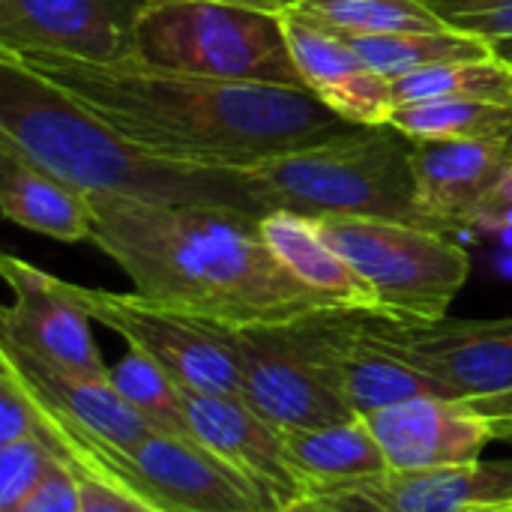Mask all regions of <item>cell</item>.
<instances>
[{"mask_svg": "<svg viewBox=\"0 0 512 512\" xmlns=\"http://www.w3.org/2000/svg\"><path fill=\"white\" fill-rule=\"evenodd\" d=\"M0 54L138 147L186 165L246 171L270 156L363 129L300 87L207 78L141 57L99 63L51 51Z\"/></svg>", "mask_w": 512, "mask_h": 512, "instance_id": "1", "label": "cell"}, {"mask_svg": "<svg viewBox=\"0 0 512 512\" xmlns=\"http://www.w3.org/2000/svg\"><path fill=\"white\" fill-rule=\"evenodd\" d=\"M279 18L294 66L309 93L354 126H390L396 108L390 78L375 72L345 36L303 18L291 6L279 12Z\"/></svg>", "mask_w": 512, "mask_h": 512, "instance_id": "17", "label": "cell"}, {"mask_svg": "<svg viewBox=\"0 0 512 512\" xmlns=\"http://www.w3.org/2000/svg\"><path fill=\"white\" fill-rule=\"evenodd\" d=\"M261 237L279 264L333 309L363 315L378 312V297L369 282L327 243L312 216L273 210L261 219Z\"/></svg>", "mask_w": 512, "mask_h": 512, "instance_id": "21", "label": "cell"}, {"mask_svg": "<svg viewBox=\"0 0 512 512\" xmlns=\"http://www.w3.org/2000/svg\"><path fill=\"white\" fill-rule=\"evenodd\" d=\"M39 432V408L12 366L0 360V447Z\"/></svg>", "mask_w": 512, "mask_h": 512, "instance_id": "31", "label": "cell"}, {"mask_svg": "<svg viewBox=\"0 0 512 512\" xmlns=\"http://www.w3.org/2000/svg\"><path fill=\"white\" fill-rule=\"evenodd\" d=\"M357 54L384 78L396 81L411 72L435 69L444 63L459 60H483L495 57L498 45L486 36L444 27V30H426V33H387V36H345Z\"/></svg>", "mask_w": 512, "mask_h": 512, "instance_id": "23", "label": "cell"}, {"mask_svg": "<svg viewBox=\"0 0 512 512\" xmlns=\"http://www.w3.org/2000/svg\"><path fill=\"white\" fill-rule=\"evenodd\" d=\"M66 465L75 471L81 486V512H165L93 465H81V462H66Z\"/></svg>", "mask_w": 512, "mask_h": 512, "instance_id": "30", "label": "cell"}, {"mask_svg": "<svg viewBox=\"0 0 512 512\" xmlns=\"http://www.w3.org/2000/svg\"><path fill=\"white\" fill-rule=\"evenodd\" d=\"M0 276L12 291V303L0 312V339L30 357L72 375L108 378L90 315L69 297L63 279L33 267L24 258L3 255Z\"/></svg>", "mask_w": 512, "mask_h": 512, "instance_id": "11", "label": "cell"}, {"mask_svg": "<svg viewBox=\"0 0 512 512\" xmlns=\"http://www.w3.org/2000/svg\"><path fill=\"white\" fill-rule=\"evenodd\" d=\"M303 321L225 327L240 369V399L279 432L315 429L354 417L321 378Z\"/></svg>", "mask_w": 512, "mask_h": 512, "instance_id": "9", "label": "cell"}, {"mask_svg": "<svg viewBox=\"0 0 512 512\" xmlns=\"http://www.w3.org/2000/svg\"><path fill=\"white\" fill-rule=\"evenodd\" d=\"M495 429V441H512V420H489Z\"/></svg>", "mask_w": 512, "mask_h": 512, "instance_id": "36", "label": "cell"}, {"mask_svg": "<svg viewBox=\"0 0 512 512\" xmlns=\"http://www.w3.org/2000/svg\"><path fill=\"white\" fill-rule=\"evenodd\" d=\"M225 3H243V6H255V9H267V12H285L297 0H225Z\"/></svg>", "mask_w": 512, "mask_h": 512, "instance_id": "34", "label": "cell"}, {"mask_svg": "<svg viewBox=\"0 0 512 512\" xmlns=\"http://www.w3.org/2000/svg\"><path fill=\"white\" fill-rule=\"evenodd\" d=\"M512 162V138L414 141L411 168L417 204L426 219L456 234L474 228L489 192Z\"/></svg>", "mask_w": 512, "mask_h": 512, "instance_id": "19", "label": "cell"}, {"mask_svg": "<svg viewBox=\"0 0 512 512\" xmlns=\"http://www.w3.org/2000/svg\"><path fill=\"white\" fill-rule=\"evenodd\" d=\"M108 378L114 390L147 420L153 432L195 441L186 411V387L156 360L129 348L126 357L111 366Z\"/></svg>", "mask_w": 512, "mask_h": 512, "instance_id": "27", "label": "cell"}, {"mask_svg": "<svg viewBox=\"0 0 512 512\" xmlns=\"http://www.w3.org/2000/svg\"><path fill=\"white\" fill-rule=\"evenodd\" d=\"M432 6L459 30L486 36L495 45L512 42V0H432Z\"/></svg>", "mask_w": 512, "mask_h": 512, "instance_id": "29", "label": "cell"}, {"mask_svg": "<svg viewBox=\"0 0 512 512\" xmlns=\"http://www.w3.org/2000/svg\"><path fill=\"white\" fill-rule=\"evenodd\" d=\"M333 512H483L512 504V459H477L453 468L384 471L315 492Z\"/></svg>", "mask_w": 512, "mask_h": 512, "instance_id": "13", "label": "cell"}, {"mask_svg": "<svg viewBox=\"0 0 512 512\" xmlns=\"http://www.w3.org/2000/svg\"><path fill=\"white\" fill-rule=\"evenodd\" d=\"M498 51H501L504 57H510V60H512V42H504V45H498Z\"/></svg>", "mask_w": 512, "mask_h": 512, "instance_id": "37", "label": "cell"}, {"mask_svg": "<svg viewBox=\"0 0 512 512\" xmlns=\"http://www.w3.org/2000/svg\"><path fill=\"white\" fill-rule=\"evenodd\" d=\"M261 512H333L327 510L324 504H318V501H300V504H291V507H267V510Z\"/></svg>", "mask_w": 512, "mask_h": 512, "instance_id": "35", "label": "cell"}, {"mask_svg": "<svg viewBox=\"0 0 512 512\" xmlns=\"http://www.w3.org/2000/svg\"><path fill=\"white\" fill-rule=\"evenodd\" d=\"M186 411L195 444L240 474L270 507L309 501V486L294 471L282 432L255 414L240 396L186 390Z\"/></svg>", "mask_w": 512, "mask_h": 512, "instance_id": "15", "label": "cell"}, {"mask_svg": "<svg viewBox=\"0 0 512 512\" xmlns=\"http://www.w3.org/2000/svg\"><path fill=\"white\" fill-rule=\"evenodd\" d=\"M357 315L360 312H321L303 321L321 378L354 417H366L417 396L453 399L435 378L372 345L360 333Z\"/></svg>", "mask_w": 512, "mask_h": 512, "instance_id": "14", "label": "cell"}, {"mask_svg": "<svg viewBox=\"0 0 512 512\" xmlns=\"http://www.w3.org/2000/svg\"><path fill=\"white\" fill-rule=\"evenodd\" d=\"M291 9L339 36L426 33L453 27L432 0H297Z\"/></svg>", "mask_w": 512, "mask_h": 512, "instance_id": "24", "label": "cell"}, {"mask_svg": "<svg viewBox=\"0 0 512 512\" xmlns=\"http://www.w3.org/2000/svg\"><path fill=\"white\" fill-rule=\"evenodd\" d=\"M315 222L375 291L378 318L444 321L471 276V258L453 234L369 216H318Z\"/></svg>", "mask_w": 512, "mask_h": 512, "instance_id": "6", "label": "cell"}, {"mask_svg": "<svg viewBox=\"0 0 512 512\" xmlns=\"http://www.w3.org/2000/svg\"><path fill=\"white\" fill-rule=\"evenodd\" d=\"M360 333L435 378L453 399H480L512 390V315L486 321L399 324L357 315Z\"/></svg>", "mask_w": 512, "mask_h": 512, "instance_id": "10", "label": "cell"}, {"mask_svg": "<svg viewBox=\"0 0 512 512\" xmlns=\"http://www.w3.org/2000/svg\"><path fill=\"white\" fill-rule=\"evenodd\" d=\"M0 360L12 366L27 393L63 426L81 438L96 441L108 453H129L153 429L147 420L114 390L111 378L72 375L48 366L27 351L0 339Z\"/></svg>", "mask_w": 512, "mask_h": 512, "instance_id": "18", "label": "cell"}, {"mask_svg": "<svg viewBox=\"0 0 512 512\" xmlns=\"http://www.w3.org/2000/svg\"><path fill=\"white\" fill-rule=\"evenodd\" d=\"M414 141L393 126L357 129L327 144L270 156L249 171L270 210L300 216H369L438 231L417 204Z\"/></svg>", "mask_w": 512, "mask_h": 512, "instance_id": "4", "label": "cell"}, {"mask_svg": "<svg viewBox=\"0 0 512 512\" xmlns=\"http://www.w3.org/2000/svg\"><path fill=\"white\" fill-rule=\"evenodd\" d=\"M60 456L45 444L42 435L21 438L0 447V512H12L45 480Z\"/></svg>", "mask_w": 512, "mask_h": 512, "instance_id": "28", "label": "cell"}, {"mask_svg": "<svg viewBox=\"0 0 512 512\" xmlns=\"http://www.w3.org/2000/svg\"><path fill=\"white\" fill-rule=\"evenodd\" d=\"M90 204V243L156 306L219 327H276L339 312L279 264L261 219L123 195H90Z\"/></svg>", "mask_w": 512, "mask_h": 512, "instance_id": "2", "label": "cell"}, {"mask_svg": "<svg viewBox=\"0 0 512 512\" xmlns=\"http://www.w3.org/2000/svg\"><path fill=\"white\" fill-rule=\"evenodd\" d=\"M138 57L207 78L306 90L279 12L225 0H147Z\"/></svg>", "mask_w": 512, "mask_h": 512, "instance_id": "5", "label": "cell"}, {"mask_svg": "<svg viewBox=\"0 0 512 512\" xmlns=\"http://www.w3.org/2000/svg\"><path fill=\"white\" fill-rule=\"evenodd\" d=\"M465 405L486 420H512V390L495 393V396H480V399H465Z\"/></svg>", "mask_w": 512, "mask_h": 512, "instance_id": "33", "label": "cell"}, {"mask_svg": "<svg viewBox=\"0 0 512 512\" xmlns=\"http://www.w3.org/2000/svg\"><path fill=\"white\" fill-rule=\"evenodd\" d=\"M0 210L12 225L60 243L93 237L90 195L42 168L6 138H0Z\"/></svg>", "mask_w": 512, "mask_h": 512, "instance_id": "20", "label": "cell"}, {"mask_svg": "<svg viewBox=\"0 0 512 512\" xmlns=\"http://www.w3.org/2000/svg\"><path fill=\"white\" fill-rule=\"evenodd\" d=\"M282 441L294 471L309 486V498L321 489L390 471L387 456L363 417L315 429H288L282 432Z\"/></svg>", "mask_w": 512, "mask_h": 512, "instance_id": "22", "label": "cell"}, {"mask_svg": "<svg viewBox=\"0 0 512 512\" xmlns=\"http://www.w3.org/2000/svg\"><path fill=\"white\" fill-rule=\"evenodd\" d=\"M396 105L423 99H474L512 108V60L501 51L483 60H459L411 72L393 81Z\"/></svg>", "mask_w": 512, "mask_h": 512, "instance_id": "26", "label": "cell"}, {"mask_svg": "<svg viewBox=\"0 0 512 512\" xmlns=\"http://www.w3.org/2000/svg\"><path fill=\"white\" fill-rule=\"evenodd\" d=\"M144 6L147 0H0V48L129 60L138 57Z\"/></svg>", "mask_w": 512, "mask_h": 512, "instance_id": "12", "label": "cell"}, {"mask_svg": "<svg viewBox=\"0 0 512 512\" xmlns=\"http://www.w3.org/2000/svg\"><path fill=\"white\" fill-rule=\"evenodd\" d=\"M9 366V363H6ZM27 390V387H24ZM36 402V399H33ZM39 432L63 462H81L120 480L165 512H261L270 507L240 474L210 456L201 444L150 432L129 453H108L54 420L39 402Z\"/></svg>", "mask_w": 512, "mask_h": 512, "instance_id": "7", "label": "cell"}, {"mask_svg": "<svg viewBox=\"0 0 512 512\" xmlns=\"http://www.w3.org/2000/svg\"><path fill=\"white\" fill-rule=\"evenodd\" d=\"M483 512H512V510H507V507H492V510H483Z\"/></svg>", "mask_w": 512, "mask_h": 512, "instance_id": "38", "label": "cell"}, {"mask_svg": "<svg viewBox=\"0 0 512 512\" xmlns=\"http://www.w3.org/2000/svg\"><path fill=\"white\" fill-rule=\"evenodd\" d=\"M507 510H512V504H507Z\"/></svg>", "mask_w": 512, "mask_h": 512, "instance_id": "39", "label": "cell"}, {"mask_svg": "<svg viewBox=\"0 0 512 512\" xmlns=\"http://www.w3.org/2000/svg\"><path fill=\"white\" fill-rule=\"evenodd\" d=\"M0 138L87 195L234 210L252 219L273 213L249 171L162 159L3 54Z\"/></svg>", "mask_w": 512, "mask_h": 512, "instance_id": "3", "label": "cell"}, {"mask_svg": "<svg viewBox=\"0 0 512 512\" xmlns=\"http://www.w3.org/2000/svg\"><path fill=\"white\" fill-rule=\"evenodd\" d=\"M12 512H81V486L75 471L57 459L45 480Z\"/></svg>", "mask_w": 512, "mask_h": 512, "instance_id": "32", "label": "cell"}, {"mask_svg": "<svg viewBox=\"0 0 512 512\" xmlns=\"http://www.w3.org/2000/svg\"><path fill=\"white\" fill-rule=\"evenodd\" d=\"M393 471L453 468L483 459L495 441L486 417L462 399L417 396L363 417Z\"/></svg>", "mask_w": 512, "mask_h": 512, "instance_id": "16", "label": "cell"}, {"mask_svg": "<svg viewBox=\"0 0 512 512\" xmlns=\"http://www.w3.org/2000/svg\"><path fill=\"white\" fill-rule=\"evenodd\" d=\"M390 126L411 141H465L512 138V108L474 99H423L399 102Z\"/></svg>", "mask_w": 512, "mask_h": 512, "instance_id": "25", "label": "cell"}, {"mask_svg": "<svg viewBox=\"0 0 512 512\" xmlns=\"http://www.w3.org/2000/svg\"><path fill=\"white\" fill-rule=\"evenodd\" d=\"M63 285L90 321L117 333L132 351L156 360L186 390L240 396V369L225 327L156 306L135 291L117 294L72 282Z\"/></svg>", "mask_w": 512, "mask_h": 512, "instance_id": "8", "label": "cell"}]
</instances>
